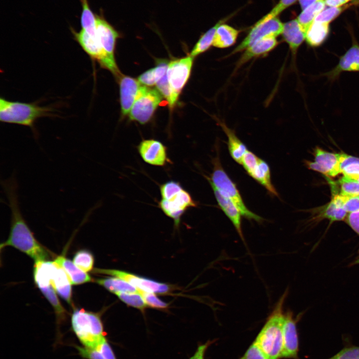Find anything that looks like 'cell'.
<instances>
[{
	"instance_id": "24",
	"label": "cell",
	"mask_w": 359,
	"mask_h": 359,
	"mask_svg": "<svg viewBox=\"0 0 359 359\" xmlns=\"http://www.w3.org/2000/svg\"><path fill=\"white\" fill-rule=\"evenodd\" d=\"M239 31L226 24H221L217 28L213 46L224 48L233 45L236 41Z\"/></svg>"
},
{
	"instance_id": "46",
	"label": "cell",
	"mask_w": 359,
	"mask_h": 359,
	"mask_svg": "<svg viewBox=\"0 0 359 359\" xmlns=\"http://www.w3.org/2000/svg\"><path fill=\"white\" fill-rule=\"evenodd\" d=\"M338 158L341 173H342V170L347 165L354 163H359V159L343 153L338 154Z\"/></svg>"
},
{
	"instance_id": "50",
	"label": "cell",
	"mask_w": 359,
	"mask_h": 359,
	"mask_svg": "<svg viewBox=\"0 0 359 359\" xmlns=\"http://www.w3.org/2000/svg\"><path fill=\"white\" fill-rule=\"evenodd\" d=\"M359 264V258H358V259H357V260L353 263V264Z\"/></svg>"
},
{
	"instance_id": "2",
	"label": "cell",
	"mask_w": 359,
	"mask_h": 359,
	"mask_svg": "<svg viewBox=\"0 0 359 359\" xmlns=\"http://www.w3.org/2000/svg\"><path fill=\"white\" fill-rule=\"evenodd\" d=\"M287 291L277 303L254 342L268 359H281L283 348V305Z\"/></svg>"
},
{
	"instance_id": "17",
	"label": "cell",
	"mask_w": 359,
	"mask_h": 359,
	"mask_svg": "<svg viewBox=\"0 0 359 359\" xmlns=\"http://www.w3.org/2000/svg\"><path fill=\"white\" fill-rule=\"evenodd\" d=\"M279 44L276 37H266L257 41L244 50L239 58L237 66H240L252 58L267 54Z\"/></svg>"
},
{
	"instance_id": "37",
	"label": "cell",
	"mask_w": 359,
	"mask_h": 359,
	"mask_svg": "<svg viewBox=\"0 0 359 359\" xmlns=\"http://www.w3.org/2000/svg\"><path fill=\"white\" fill-rule=\"evenodd\" d=\"M138 292L142 296L147 306L158 309L168 308V304L159 298L155 293L140 290H138Z\"/></svg>"
},
{
	"instance_id": "43",
	"label": "cell",
	"mask_w": 359,
	"mask_h": 359,
	"mask_svg": "<svg viewBox=\"0 0 359 359\" xmlns=\"http://www.w3.org/2000/svg\"><path fill=\"white\" fill-rule=\"evenodd\" d=\"M138 80L140 83L146 86H151L156 84L155 68L150 69L140 75Z\"/></svg>"
},
{
	"instance_id": "26",
	"label": "cell",
	"mask_w": 359,
	"mask_h": 359,
	"mask_svg": "<svg viewBox=\"0 0 359 359\" xmlns=\"http://www.w3.org/2000/svg\"><path fill=\"white\" fill-rule=\"evenodd\" d=\"M94 281L115 294L119 293L138 292V290L136 287L119 277L113 276L97 279Z\"/></svg>"
},
{
	"instance_id": "11",
	"label": "cell",
	"mask_w": 359,
	"mask_h": 359,
	"mask_svg": "<svg viewBox=\"0 0 359 359\" xmlns=\"http://www.w3.org/2000/svg\"><path fill=\"white\" fill-rule=\"evenodd\" d=\"M92 272L120 278L134 286L137 290L158 294H166L170 290V287L167 284L121 270L95 268Z\"/></svg>"
},
{
	"instance_id": "34",
	"label": "cell",
	"mask_w": 359,
	"mask_h": 359,
	"mask_svg": "<svg viewBox=\"0 0 359 359\" xmlns=\"http://www.w3.org/2000/svg\"><path fill=\"white\" fill-rule=\"evenodd\" d=\"M347 213L346 211L331 200L324 209L321 216L331 221H340L346 219Z\"/></svg>"
},
{
	"instance_id": "5",
	"label": "cell",
	"mask_w": 359,
	"mask_h": 359,
	"mask_svg": "<svg viewBox=\"0 0 359 359\" xmlns=\"http://www.w3.org/2000/svg\"><path fill=\"white\" fill-rule=\"evenodd\" d=\"M71 321L72 330L83 347H95L106 339L102 320L96 313L76 309Z\"/></svg>"
},
{
	"instance_id": "38",
	"label": "cell",
	"mask_w": 359,
	"mask_h": 359,
	"mask_svg": "<svg viewBox=\"0 0 359 359\" xmlns=\"http://www.w3.org/2000/svg\"><path fill=\"white\" fill-rule=\"evenodd\" d=\"M259 160L260 158L256 155L247 150L243 157L241 165L243 166L248 174L251 176L257 166Z\"/></svg>"
},
{
	"instance_id": "39",
	"label": "cell",
	"mask_w": 359,
	"mask_h": 359,
	"mask_svg": "<svg viewBox=\"0 0 359 359\" xmlns=\"http://www.w3.org/2000/svg\"><path fill=\"white\" fill-rule=\"evenodd\" d=\"M297 0H280L277 5L266 15L259 20L258 22H263L277 17L281 12L293 4Z\"/></svg>"
},
{
	"instance_id": "25",
	"label": "cell",
	"mask_w": 359,
	"mask_h": 359,
	"mask_svg": "<svg viewBox=\"0 0 359 359\" xmlns=\"http://www.w3.org/2000/svg\"><path fill=\"white\" fill-rule=\"evenodd\" d=\"M329 33V23L314 21L306 33L305 40L310 47H318L326 41Z\"/></svg>"
},
{
	"instance_id": "27",
	"label": "cell",
	"mask_w": 359,
	"mask_h": 359,
	"mask_svg": "<svg viewBox=\"0 0 359 359\" xmlns=\"http://www.w3.org/2000/svg\"><path fill=\"white\" fill-rule=\"evenodd\" d=\"M325 5V0H319L304 9L298 17L297 20L305 34Z\"/></svg>"
},
{
	"instance_id": "30",
	"label": "cell",
	"mask_w": 359,
	"mask_h": 359,
	"mask_svg": "<svg viewBox=\"0 0 359 359\" xmlns=\"http://www.w3.org/2000/svg\"><path fill=\"white\" fill-rule=\"evenodd\" d=\"M227 19H228V18L219 21L213 27H211L200 36L191 50L190 54V56H196L205 52L213 44L214 35L217 27L221 24L223 23Z\"/></svg>"
},
{
	"instance_id": "47",
	"label": "cell",
	"mask_w": 359,
	"mask_h": 359,
	"mask_svg": "<svg viewBox=\"0 0 359 359\" xmlns=\"http://www.w3.org/2000/svg\"><path fill=\"white\" fill-rule=\"evenodd\" d=\"M342 173L344 176L359 175V163H354L347 165L342 170Z\"/></svg>"
},
{
	"instance_id": "44",
	"label": "cell",
	"mask_w": 359,
	"mask_h": 359,
	"mask_svg": "<svg viewBox=\"0 0 359 359\" xmlns=\"http://www.w3.org/2000/svg\"><path fill=\"white\" fill-rule=\"evenodd\" d=\"M345 219L347 223L359 235V210L350 212Z\"/></svg>"
},
{
	"instance_id": "52",
	"label": "cell",
	"mask_w": 359,
	"mask_h": 359,
	"mask_svg": "<svg viewBox=\"0 0 359 359\" xmlns=\"http://www.w3.org/2000/svg\"><path fill=\"white\" fill-rule=\"evenodd\" d=\"M357 197L359 198V196H357Z\"/></svg>"
},
{
	"instance_id": "48",
	"label": "cell",
	"mask_w": 359,
	"mask_h": 359,
	"mask_svg": "<svg viewBox=\"0 0 359 359\" xmlns=\"http://www.w3.org/2000/svg\"><path fill=\"white\" fill-rule=\"evenodd\" d=\"M319 0H299L300 5L303 9Z\"/></svg>"
},
{
	"instance_id": "36",
	"label": "cell",
	"mask_w": 359,
	"mask_h": 359,
	"mask_svg": "<svg viewBox=\"0 0 359 359\" xmlns=\"http://www.w3.org/2000/svg\"><path fill=\"white\" fill-rule=\"evenodd\" d=\"M341 187L340 194L349 196H359V182L351 180L345 176L339 180Z\"/></svg>"
},
{
	"instance_id": "29",
	"label": "cell",
	"mask_w": 359,
	"mask_h": 359,
	"mask_svg": "<svg viewBox=\"0 0 359 359\" xmlns=\"http://www.w3.org/2000/svg\"><path fill=\"white\" fill-rule=\"evenodd\" d=\"M168 64L164 60L160 61L155 67V72L157 88L169 104L171 101V92L167 76Z\"/></svg>"
},
{
	"instance_id": "6",
	"label": "cell",
	"mask_w": 359,
	"mask_h": 359,
	"mask_svg": "<svg viewBox=\"0 0 359 359\" xmlns=\"http://www.w3.org/2000/svg\"><path fill=\"white\" fill-rule=\"evenodd\" d=\"M213 172L211 178L206 177L209 183L229 198L245 217L261 222L263 218L248 209L235 184L231 180L221 165L218 157L212 160Z\"/></svg>"
},
{
	"instance_id": "1",
	"label": "cell",
	"mask_w": 359,
	"mask_h": 359,
	"mask_svg": "<svg viewBox=\"0 0 359 359\" xmlns=\"http://www.w3.org/2000/svg\"><path fill=\"white\" fill-rule=\"evenodd\" d=\"M1 183L8 202L11 218L9 236L1 243L0 250L10 246L29 256L34 263L48 260L50 257L48 250L34 237L21 213L15 176L12 175Z\"/></svg>"
},
{
	"instance_id": "12",
	"label": "cell",
	"mask_w": 359,
	"mask_h": 359,
	"mask_svg": "<svg viewBox=\"0 0 359 359\" xmlns=\"http://www.w3.org/2000/svg\"><path fill=\"white\" fill-rule=\"evenodd\" d=\"M345 72H359V43L353 36L351 46L339 57L338 64L320 76L326 77L329 82L333 83L338 80L341 74Z\"/></svg>"
},
{
	"instance_id": "14",
	"label": "cell",
	"mask_w": 359,
	"mask_h": 359,
	"mask_svg": "<svg viewBox=\"0 0 359 359\" xmlns=\"http://www.w3.org/2000/svg\"><path fill=\"white\" fill-rule=\"evenodd\" d=\"M293 313L287 312L284 314L283 324V348L281 359H300L299 338L297 330V322Z\"/></svg>"
},
{
	"instance_id": "49",
	"label": "cell",
	"mask_w": 359,
	"mask_h": 359,
	"mask_svg": "<svg viewBox=\"0 0 359 359\" xmlns=\"http://www.w3.org/2000/svg\"><path fill=\"white\" fill-rule=\"evenodd\" d=\"M345 177H346L351 180L359 182V175H350V176H345Z\"/></svg>"
},
{
	"instance_id": "4",
	"label": "cell",
	"mask_w": 359,
	"mask_h": 359,
	"mask_svg": "<svg viewBox=\"0 0 359 359\" xmlns=\"http://www.w3.org/2000/svg\"><path fill=\"white\" fill-rule=\"evenodd\" d=\"M52 107H43L35 103L11 101L0 98V120L6 123L29 127L34 130V123L38 118L52 115Z\"/></svg>"
},
{
	"instance_id": "28",
	"label": "cell",
	"mask_w": 359,
	"mask_h": 359,
	"mask_svg": "<svg viewBox=\"0 0 359 359\" xmlns=\"http://www.w3.org/2000/svg\"><path fill=\"white\" fill-rule=\"evenodd\" d=\"M250 176L262 185L271 194L275 196L278 195L272 183L270 168L266 162L260 159L257 166Z\"/></svg>"
},
{
	"instance_id": "10",
	"label": "cell",
	"mask_w": 359,
	"mask_h": 359,
	"mask_svg": "<svg viewBox=\"0 0 359 359\" xmlns=\"http://www.w3.org/2000/svg\"><path fill=\"white\" fill-rule=\"evenodd\" d=\"M284 24L277 17L263 22L257 21L246 36L230 55L245 50L257 41L266 37H277L282 34Z\"/></svg>"
},
{
	"instance_id": "35",
	"label": "cell",
	"mask_w": 359,
	"mask_h": 359,
	"mask_svg": "<svg viewBox=\"0 0 359 359\" xmlns=\"http://www.w3.org/2000/svg\"><path fill=\"white\" fill-rule=\"evenodd\" d=\"M122 302L128 306L143 311L147 305L138 292L119 293L115 294Z\"/></svg>"
},
{
	"instance_id": "23",
	"label": "cell",
	"mask_w": 359,
	"mask_h": 359,
	"mask_svg": "<svg viewBox=\"0 0 359 359\" xmlns=\"http://www.w3.org/2000/svg\"><path fill=\"white\" fill-rule=\"evenodd\" d=\"M76 347L79 355L86 359H117L106 339L93 348L79 346Z\"/></svg>"
},
{
	"instance_id": "8",
	"label": "cell",
	"mask_w": 359,
	"mask_h": 359,
	"mask_svg": "<svg viewBox=\"0 0 359 359\" xmlns=\"http://www.w3.org/2000/svg\"><path fill=\"white\" fill-rule=\"evenodd\" d=\"M161 95L155 89L141 86L129 113L130 119L141 124L148 123L162 101Z\"/></svg>"
},
{
	"instance_id": "22",
	"label": "cell",
	"mask_w": 359,
	"mask_h": 359,
	"mask_svg": "<svg viewBox=\"0 0 359 359\" xmlns=\"http://www.w3.org/2000/svg\"><path fill=\"white\" fill-rule=\"evenodd\" d=\"M218 124L225 132L228 139V147L232 159L241 164L243 157L247 150L246 146L238 139L235 133L223 122L218 120Z\"/></svg>"
},
{
	"instance_id": "21",
	"label": "cell",
	"mask_w": 359,
	"mask_h": 359,
	"mask_svg": "<svg viewBox=\"0 0 359 359\" xmlns=\"http://www.w3.org/2000/svg\"><path fill=\"white\" fill-rule=\"evenodd\" d=\"M315 161L323 170V174L332 177L341 173L338 154L326 152L317 148L315 152Z\"/></svg>"
},
{
	"instance_id": "31",
	"label": "cell",
	"mask_w": 359,
	"mask_h": 359,
	"mask_svg": "<svg viewBox=\"0 0 359 359\" xmlns=\"http://www.w3.org/2000/svg\"><path fill=\"white\" fill-rule=\"evenodd\" d=\"M94 259L93 254L87 250L78 251L73 258V263L81 270L88 272L93 270Z\"/></svg>"
},
{
	"instance_id": "32",
	"label": "cell",
	"mask_w": 359,
	"mask_h": 359,
	"mask_svg": "<svg viewBox=\"0 0 359 359\" xmlns=\"http://www.w3.org/2000/svg\"><path fill=\"white\" fill-rule=\"evenodd\" d=\"M82 4V12L80 17L81 29L85 30H92L96 27V13H93L89 5L88 0H80Z\"/></svg>"
},
{
	"instance_id": "40",
	"label": "cell",
	"mask_w": 359,
	"mask_h": 359,
	"mask_svg": "<svg viewBox=\"0 0 359 359\" xmlns=\"http://www.w3.org/2000/svg\"><path fill=\"white\" fill-rule=\"evenodd\" d=\"M342 11V7H331L322 11L315 18V21L329 23Z\"/></svg>"
},
{
	"instance_id": "45",
	"label": "cell",
	"mask_w": 359,
	"mask_h": 359,
	"mask_svg": "<svg viewBox=\"0 0 359 359\" xmlns=\"http://www.w3.org/2000/svg\"><path fill=\"white\" fill-rule=\"evenodd\" d=\"M216 340H208L206 343L199 345L195 353L189 359H204V356L206 351L212 343H214Z\"/></svg>"
},
{
	"instance_id": "51",
	"label": "cell",
	"mask_w": 359,
	"mask_h": 359,
	"mask_svg": "<svg viewBox=\"0 0 359 359\" xmlns=\"http://www.w3.org/2000/svg\"><path fill=\"white\" fill-rule=\"evenodd\" d=\"M345 0L344 1H345V3H346L347 2H348V1H349L350 0Z\"/></svg>"
},
{
	"instance_id": "33",
	"label": "cell",
	"mask_w": 359,
	"mask_h": 359,
	"mask_svg": "<svg viewBox=\"0 0 359 359\" xmlns=\"http://www.w3.org/2000/svg\"><path fill=\"white\" fill-rule=\"evenodd\" d=\"M332 200L347 212H352L359 210V198L341 194L335 195Z\"/></svg>"
},
{
	"instance_id": "9",
	"label": "cell",
	"mask_w": 359,
	"mask_h": 359,
	"mask_svg": "<svg viewBox=\"0 0 359 359\" xmlns=\"http://www.w3.org/2000/svg\"><path fill=\"white\" fill-rule=\"evenodd\" d=\"M193 63V57L187 56L169 63L168 79L171 92L169 103L172 109L175 105L181 90L189 77Z\"/></svg>"
},
{
	"instance_id": "3",
	"label": "cell",
	"mask_w": 359,
	"mask_h": 359,
	"mask_svg": "<svg viewBox=\"0 0 359 359\" xmlns=\"http://www.w3.org/2000/svg\"><path fill=\"white\" fill-rule=\"evenodd\" d=\"M160 191L161 199L159 207L174 220L177 227L183 214L189 208L197 206L190 194L178 181L169 180L161 184Z\"/></svg>"
},
{
	"instance_id": "41",
	"label": "cell",
	"mask_w": 359,
	"mask_h": 359,
	"mask_svg": "<svg viewBox=\"0 0 359 359\" xmlns=\"http://www.w3.org/2000/svg\"><path fill=\"white\" fill-rule=\"evenodd\" d=\"M328 359H359V347H346Z\"/></svg>"
},
{
	"instance_id": "19",
	"label": "cell",
	"mask_w": 359,
	"mask_h": 359,
	"mask_svg": "<svg viewBox=\"0 0 359 359\" xmlns=\"http://www.w3.org/2000/svg\"><path fill=\"white\" fill-rule=\"evenodd\" d=\"M55 264L51 277V284L56 292L72 305V284L64 270Z\"/></svg>"
},
{
	"instance_id": "20",
	"label": "cell",
	"mask_w": 359,
	"mask_h": 359,
	"mask_svg": "<svg viewBox=\"0 0 359 359\" xmlns=\"http://www.w3.org/2000/svg\"><path fill=\"white\" fill-rule=\"evenodd\" d=\"M54 261L64 270L72 285H80L92 281L91 277L86 272L64 256H57Z\"/></svg>"
},
{
	"instance_id": "18",
	"label": "cell",
	"mask_w": 359,
	"mask_h": 359,
	"mask_svg": "<svg viewBox=\"0 0 359 359\" xmlns=\"http://www.w3.org/2000/svg\"><path fill=\"white\" fill-rule=\"evenodd\" d=\"M282 34L283 40L289 45L293 57L295 58L299 48L305 40V33L297 19L285 23Z\"/></svg>"
},
{
	"instance_id": "7",
	"label": "cell",
	"mask_w": 359,
	"mask_h": 359,
	"mask_svg": "<svg viewBox=\"0 0 359 359\" xmlns=\"http://www.w3.org/2000/svg\"><path fill=\"white\" fill-rule=\"evenodd\" d=\"M96 35L103 56L101 66L119 77L120 73L114 58L116 42L119 36V33L102 14H96Z\"/></svg>"
},
{
	"instance_id": "13",
	"label": "cell",
	"mask_w": 359,
	"mask_h": 359,
	"mask_svg": "<svg viewBox=\"0 0 359 359\" xmlns=\"http://www.w3.org/2000/svg\"><path fill=\"white\" fill-rule=\"evenodd\" d=\"M137 149L142 160L150 165L163 167L170 162L167 148L160 141L153 139L143 140Z\"/></svg>"
},
{
	"instance_id": "15",
	"label": "cell",
	"mask_w": 359,
	"mask_h": 359,
	"mask_svg": "<svg viewBox=\"0 0 359 359\" xmlns=\"http://www.w3.org/2000/svg\"><path fill=\"white\" fill-rule=\"evenodd\" d=\"M140 87V82L133 78L128 76L120 77V103L123 115L129 113Z\"/></svg>"
},
{
	"instance_id": "42",
	"label": "cell",
	"mask_w": 359,
	"mask_h": 359,
	"mask_svg": "<svg viewBox=\"0 0 359 359\" xmlns=\"http://www.w3.org/2000/svg\"><path fill=\"white\" fill-rule=\"evenodd\" d=\"M238 359H268L260 348L254 341L244 354Z\"/></svg>"
},
{
	"instance_id": "16",
	"label": "cell",
	"mask_w": 359,
	"mask_h": 359,
	"mask_svg": "<svg viewBox=\"0 0 359 359\" xmlns=\"http://www.w3.org/2000/svg\"><path fill=\"white\" fill-rule=\"evenodd\" d=\"M210 185L218 204L231 221L240 238L244 240L241 228V212L229 198L220 191L214 185L212 184Z\"/></svg>"
}]
</instances>
